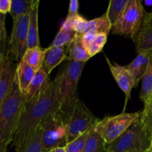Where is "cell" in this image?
Instances as JSON below:
<instances>
[{
  "mask_svg": "<svg viewBox=\"0 0 152 152\" xmlns=\"http://www.w3.org/2000/svg\"><path fill=\"white\" fill-rule=\"evenodd\" d=\"M61 82L62 74L60 73L40 93L25 100L13 136L15 148L23 144L43 120L59 111L63 103Z\"/></svg>",
  "mask_w": 152,
  "mask_h": 152,
  "instance_id": "1",
  "label": "cell"
},
{
  "mask_svg": "<svg viewBox=\"0 0 152 152\" xmlns=\"http://www.w3.org/2000/svg\"><path fill=\"white\" fill-rule=\"evenodd\" d=\"M25 102L15 77L11 89L0 106V152L7 151L13 141L21 112Z\"/></svg>",
  "mask_w": 152,
  "mask_h": 152,
  "instance_id": "2",
  "label": "cell"
},
{
  "mask_svg": "<svg viewBox=\"0 0 152 152\" xmlns=\"http://www.w3.org/2000/svg\"><path fill=\"white\" fill-rule=\"evenodd\" d=\"M59 113L66 133V144L81 136L99 121L78 97L63 103Z\"/></svg>",
  "mask_w": 152,
  "mask_h": 152,
  "instance_id": "3",
  "label": "cell"
},
{
  "mask_svg": "<svg viewBox=\"0 0 152 152\" xmlns=\"http://www.w3.org/2000/svg\"><path fill=\"white\" fill-rule=\"evenodd\" d=\"M151 138L140 117L117 139L106 145V152H146L150 148Z\"/></svg>",
  "mask_w": 152,
  "mask_h": 152,
  "instance_id": "4",
  "label": "cell"
},
{
  "mask_svg": "<svg viewBox=\"0 0 152 152\" xmlns=\"http://www.w3.org/2000/svg\"><path fill=\"white\" fill-rule=\"evenodd\" d=\"M146 13L140 0H129L120 17L112 25L110 31L115 35L132 39L139 30Z\"/></svg>",
  "mask_w": 152,
  "mask_h": 152,
  "instance_id": "5",
  "label": "cell"
},
{
  "mask_svg": "<svg viewBox=\"0 0 152 152\" xmlns=\"http://www.w3.org/2000/svg\"><path fill=\"white\" fill-rule=\"evenodd\" d=\"M142 111L125 113L105 117L95 125V129L100 134L106 145L113 142L122 134L137 119L141 117Z\"/></svg>",
  "mask_w": 152,
  "mask_h": 152,
  "instance_id": "6",
  "label": "cell"
},
{
  "mask_svg": "<svg viewBox=\"0 0 152 152\" xmlns=\"http://www.w3.org/2000/svg\"><path fill=\"white\" fill-rule=\"evenodd\" d=\"M42 129V147L43 152H49L66 145V133L59 111L51 114L40 124Z\"/></svg>",
  "mask_w": 152,
  "mask_h": 152,
  "instance_id": "7",
  "label": "cell"
},
{
  "mask_svg": "<svg viewBox=\"0 0 152 152\" xmlns=\"http://www.w3.org/2000/svg\"><path fill=\"white\" fill-rule=\"evenodd\" d=\"M30 13L13 20V27L8 42L7 58L12 61L19 62L27 49L28 27Z\"/></svg>",
  "mask_w": 152,
  "mask_h": 152,
  "instance_id": "8",
  "label": "cell"
},
{
  "mask_svg": "<svg viewBox=\"0 0 152 152\" xmlns=\"http://www.w3.org/2000/svg\"><path fill=\"white\" fill-rule=\"evenodd\" d=\"M86 62L68 61L62 74L61 91L63 103L77 98V86Z\"/></svg>",
  "mask_w": 152,
  "mask_h": 152,
  "instance_id": "9",
  "label": "cell"
},
{
  "mask_svg": "<svg viewBox=\"0 0 152 152\" xmlns=\"http://www.w3.org/2000/svg\"><path fill=\"white\" fill-rule=\"evenodd\" d=\"M105 58L113 78L115 79L119 87L125 95V105L123 108V112H125L128 100L131 99V91L134 88L137 87L135 80L131 72L127 69L126 67L116 63H112L107 56H105Z\"/></svg>",
  "mask_w": 152,
  "mask_h": 152,
  "instance_id": "10",
  "label": "cell"
},
{
  "mask_svg": "<svg viewBox=\"0 0 152 152\" xmlns=\"http://www.w3.org/2000/svg\"><path fill=\"white\" fill-rule=\"evenodd\" d=\"M132 40L137 53L145 52L152 55V12L146 13L139 30Z\"/></svg>",
  "mask_w": 152,
  "mask_h": 152,
  "instance_id": "11",
  "label": "cell"
},
{
  "mask_svg": "<svg viewBox=\"0 0 152 152\" xmlns=\"http://www.w3.org/2000/svg\"><path fill=\"white\" fill-rule=\"evenodd\" d=\"M16 64L5 56L0 75V106L11 89L16 77Z\"/></svg>",
  "mask_w": 152,
  "mask_h": 152,
  "instance_id": "12",
  "label": "cell"
},
{
  "mask_svg": "<svg viewBox=\"0 0 152 152\" xmlns=\"http://www.w3.org/2000/svg\"><path fill=\"white\" fill-rule=\"evenodd\" d=\"M107 36L108 34H96L91 31L82 35L83 46L90 57H92L102 50L107 42Z\"/></svg>",
  "mask_w": 152,
  "mask_h": 152,
  "instance_id": "13",
  "label": "cell"
},
{
  "mask_svg": "<svg viewBox=\"0 0 152 152\" xmlns=\"http://www.w3.org/2000/svg\"><path fill=\"white\" fill-rule=\"evenodd\" d=\"M39 0L34 1L30 12L29 22L28 27V38H27V48H40L38 33V13Z\"/></svg>",
  "mask_w": 152,
  "mask_h": 152,
  "instance_id": "14",
  "label": "cell"
},
{
  "mask_svg": "<svg viewBox=\"0 0 152 152\" xmlns=\"http://www.w3.org/2000/svg\"><path fill=\"white\" fill-rule=\"evenodd\" d=\"M66 59V47H51L45 49L43 67L49 74Z\"/></svg>",
  "mask_w": 152,
  "mask_h": 152,
  "instance_id": "15",
  "label": "cell"
},
{
  "mask_svg": "<svg viewBox=\"0 0 152 152\" xmlns=\"http://www.w3.org/2000/svg\"><path fill=\"white\" fill-rule=\"evenodd\" d=\"M90 58L83 46L82 35L77 34L74 39L66 46V59L68 61L86 62Z\"/></svg>",
  "mask_w": 152,
  "mask_h": 152,
  "instance_id": "16",
  "label": "cell"
},
{
  "mask_svg": "<svg viewBox=\"0 0 152 152\" xmlns=\"http://www.w3.org/2000/svg\"><path fill=\"white\" fill-rule=\"evenodd\" d=\"M150 56V53H145V52L137 53V57L129 65L125 66L134 77L137 87L145 73L148 65Z\"/></svg>",
  "mask_w": 152,
  "mask_h": 152,
  "instance_id": "17",
  "label": "cell"
},
{
  "mask_svg": "<svg viewBox=\"0 0 152 152\" xmlns=\"http://www.w3.org/2000/svg\"><path fill=\"white\" fill-rule=\"evenodd\" d=\"M50 81L49 74L46 72L43 67L36 71L25 96V100L32 99L36 95L40 93Z\"/></svg>",
  "mask_w": 152,
  "mask_h": 152,
  "instance_id": "18",
  "label": "cell"
},
{
  "mask_svg": "<svg viewBox=\"0 0 152 152\" xmlns=\"http://www.w3.org/2000/svg\"><path fill=\"white\" fill-rule=\"evenodd\" d=\"M35 73L36 71L23 61H19L16 65V80L21 92L25 96Z\"/></svg>",
  "mask_w": 152,
  "mask_h": 152,
  "instance_id": "19",
  "label": "cell"
},
{
  "mask_svg": "<svg viewBox=\"0 0 152 152\" xmlns=\"http://www.w3.org/2000/svg\"><path fill=\"white\" fill-rule=\"evenodd\" d=\"M41 138L42 129L40 125L23 144L15 148V152H43Z\"/></svg>",
  "mask_w": 152,
  "mask_h": 152,
  "instance_id": "20",
  "label": "cell"
},
{
  "mask_svg": "<svg viewBox=\"0 0 152 152\" xmlns=\"http://www.w3.org/2000/svg\"><path fill=\"white\" fill-rule=\"evenodd\" d=\"M82 152H106V143L95 129V125L89 131Z\"/></svg>",
  "mask_w": 152,
  "mask_h": 152,
  "instance_id": "21",
  "label": "cell"
},
{
  "mask_svg": "<svg viewBox=\"0 0 152 152\" xmlns=\"http://www.w3.org/2000/svg\"><path fill=\"white\" fill-rule=\"evenodd\" d=\"M45 49L40 48H27L21 60L29 65L35 71L43 67Z\"/></svg>",
  "mask_w": 152,
  "mask_h": 152,
  "instance_id": "22",
  "label": "cell"
},
{
  "mask_svg": "<svg viewBox=\"0 0 152 152\" xmlns=\"http://www.w3.org/2000/svg\"><path fill=\"white\" fill-rule=\"evenodd\" d=\"M152 94V55L149 58L148 65L144 76L142 78V86L139 98L143 103L148 102Z\"/></svg>",
  "mask_w": 152,
  "mask_h": 152,
  "instance_id": "23",
  "label": "cell"
},
{
  "mask_svg": "<svg viewBox=\"0 0 152 152\" xmlns=\"http://www.w3.org/2000/svg\"><path fill=\"white\" fill-rule=\"evenodd\" d=\"M34 0H11L9 13L13 20L31 12Z\"/></svg>",
  "mask_w": 152,
  "mask_h": 152,
  "instance_id": "24",
  "label": "cell"
},
{
  "mask_svg": "<svg viewBox=\"0 0 152 152\" xmlns=\"http://www.w3.org/2000/svg\"><path fill=\"white\" fill-rule=\"evenodd\" d=\"M129 0H111L109 2L106 15L111 25H114L123 13Z\"/></svg>",
  "mask_w": 152,
  "mask_h": 152,
  "instance_id": "25",
  "label": "cell"
},
{
  "mask_svg": "<svg viewBox=\"0 0 152 152\" xmlns=\"http://www.w3.org/2000/svg\"><path fill=\"white\" fill-rule=\"evenodd\" d=\"M112 25L110 20L107 18L106 13L98 18L89 21L88 31L96 34H108L111 30Z\"/></svg>",
  "mask_w": 152,
  "mask_h": 152,
  "instance_id": "26",
  "label": "cell"
},
{
  "mask_svg": "<svg viewBox=\"0 0 152 152\" xmlns=\"http://www.w3.org/2000/svg\"><path fill=\"white\" fill-rule=\"evenodd\" d=\"M77 34L72 30L61 28L51 44V47H66L75 39Z\"/></svg>",
  "mask_w": 152,
  "mask_h": 152,
  "instance_id": "27",
  "label": "cell"
},
{
  "mask_svg": "<svg viewBox=\"0 0 152 152\" xmlns=\"http://www.w3.org/2000/svg\"><path fill=\"white\" fill-rule=\"evenodd\" d=\"M66 19L69 21L73 31L77 34L83 35L87 32L89 21L86 20L80 14L75 15L72 16H67Z\"/></svg>",
  "mask_w": 152,
  "mask_h": 152,
  "instance_id": "28",
  "label": "cell"
},
{
  "mask_svg": "<svg viewBox=\"0 0 152 152\" xmlns=\"http://www.w3.org/2000/svg\"><path fill=\"white\" fill-rule=\"evenodd\" d=\"M92 128H91V129H92ZM90 129L86 131L85 133H83V134H82L81 136L79 137L76 138V139L74 140L73 141L67 143L65 146L66 151V152H82L83 151V147H84L85 142H86V138H87L88 135H89Z\"/></svg>",
  "mask_w": 152,
  "mask_h": 152,
  "instance_id": "29",
  "label": "cell"
},
{
  "mask_svg": "<svg viewBox=\"0 0 152 152\" xmlns=\"http://www.w3.org/2000/svg\"><path fill=\"white\" fill-rule=\"evenodd\" d=\"M79 2L77 0H72L69 1L67 16H72L78 14Z\"/></svg>",
  "mask_w": 152,
  "mask_h": 152,
  "instance_id": "30",
  "label": "cell"
},
{
  "mask_svg": "<svg viewBox=\"0 0 152 152\" xmlns=\"http://www.w3.org/2000/svg\"><path fill=\"white\" fill-rule=\"evenodd\" d=\"M11 0H0V13L6 15L10 12Z\"/></svg>",
  "mask_w": 152,
  "mask_h": 152,
  "instance_id": "31",
  "label": "cell"
},
{
  "mask_svg": "<svg viewBox=\"0 0 152 152\" xmlns=\"http://www.w3.org/2000/svg\"><path fill=\"white\" fill-rule=\"evenodd\" d=\"M141 120L152 134V113L148 114V115H142L141 114Z\"/></svg>",
  "mask_w": 152,
  "mask_h": 152,
  "instance_id": "32",
  "label": "cell"
},
{
  "mask_svg": "<svg viewBox=\"0 0 152 152\" xmlns=\"http://www.w3.org/2000/svg\"><path fill=\"white\" fill-rule=\"evenodd\" d=\"M0 37L6 38L5 15L0 13Z\"/></svg>",
  "mask_w": 152,
  "mask_h": 152,
  "instance_id": "33",
  "label": "cell"
},
{
  "mask_svg": "<svg viewBox=\"0 0 152 152\" xmlns=\"http://www.w3.org/2000/svg\"><path fill=\"white\" fill-rule=\"evenodd\" d=\"M152 113V94L148 100L144 105V109L142 111V115H148Z\"/></svg>",
  "mask_w": 152,
  "mask_h": 152,
  "instance_id": "34",
  "label": "cell"
},
{
  "mask_svg": "<svg viewBox=\"0 0 152 152\" xmlns=\"http://www.w3.org/2000/svg\"><path fill=\"white\" fill-rule=\"evenodd\" d=\"M6 38H1L0 37V53H4V45H5Z\"/></svg>",
  "mask_w": 152,
  "mask_h": 152,
  "instance_id": "35",
  "label": "cell"
},
{
  "mask_svg": "<svg viewBox=\"0 0 152 152\" xmlns=\"http://www.w3.org/2000/svg\"><path fill=\"white\" fill-rule=\"evenodd\" d=\"M5 56L6 55H4V53H0V75H1V71H2V68H3V65H4Z\"/></svg>",
  "mask_w": 152,
  "mask_h": 152,
  "instance_id": "36",
  "label": "cell"
},
{
  "mask_svg": "<svg viewBox=\"0 0 152 152\" xmlns=\"http://www.w3.org/2000/svg\"><path fill=\"white\" fill-rule=\"evenodd\" d=\"M49 152H66V151L65 147H58V148L50 150Z\"/></svg>",
  "mask_w": 152,
  "mask_h": 152,
  "instance_id": "37",
  "label": "cell"
},
{
  "mask_svg": "<svg viewBox=\"0 0 152 152\" xmlns=\"http://www.w3.org/2000/svg\"><path fill=\"white\" fill-rule=\"evenodd\" d=\"M145 4L148 6H151L152 5V0H146L144 1Z\"/></svg>",
  "mask_w": 152,
  "mask_h": 152,
  "instance_id": "38",
  "label": "cell"
},
{
  "mask_svg": "<svg viewBox=\"0 0 152 152\" xmlns=\"http://www.w3.org/2000/svg\"><path fill=\"white\" fill-rule=\"evenodd\" d=\"M149 150L152 152V138H151V145H150V148H149Z\"/></svg>",
  "mask_w": 152,
  "mask_h": 152,
  "instance_id": "39",
  "label": "cell"
},
{
  "mask_svg": "<svg viewBox=\"0 0 152 152\" xmlns=\"http://www.w3.org/2000/svg\"><path fill=\"white\" fill-rule=\"evenodd\" d=\"M146 152H151V151H150V150H149V149H148V151H146Z\"/></svg>",
  "mask_w": 152,
  "mask_h": 152,
  "instance_id": "40",
  "label": "cell"
},
{
  "mask_svg": "<svg viewBox=\"0 0 152 152\" xmlns=\"http://www.w3.org/2000/svg\"><path fill=\"white\" fill-rule=\"evenodd\" d=\"M4 152H7V151H4Z\"/></svg>",
  "mask_w": 152,
  "mask_h": 152,
  "instance_id": "41",
  "label": "cell"
}]
</instances>
